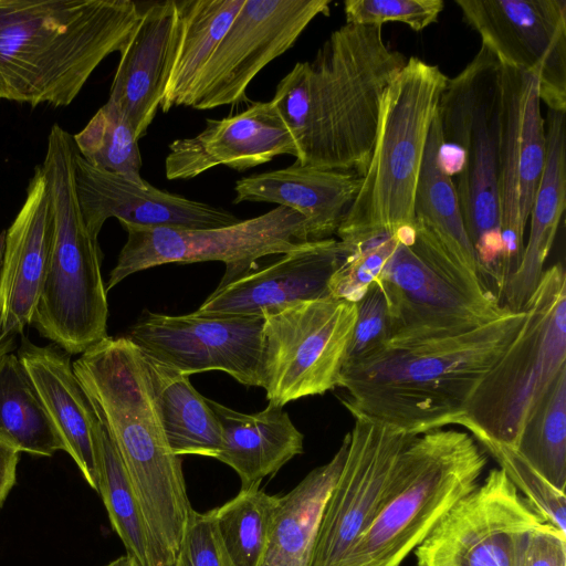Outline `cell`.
<instances>
[{
	"label": "cell",
	"mask_w": 566,
	"mask_h": 566,
	"mask_svg": "<svg viewBox=\"0 0 566 566\" xmlns=\"http://www.w3.org/2000/svg\"><path fill=\"white\" fill-rule=\"evenodd\" d=\"M438 117L444 146L460 150L455 185L474 250L478 276L501 303L505 287L499 192L502 64L484 45L441 94Z\"/></svg>",
	"instance_id": "obj_6"
},
{
	"label": "cell",
	"mask_w": 566,
	"mask_h": 566,
	"mask_svg": "<svg viewBox=\"0 0 566 566\" xmlns=\"http://www.w3.org/2000/svg\"><path fill=\"white\" fill-rule=\"evenodd\" d=\"M179 36L176 0L140 10L137 25L120 52L109 92L139 140L153 123L165 93Z\"/></svg>",
	"instance_id": "obj_23"
},
{
	"label": "cell",
	"mask_w": 566,
	"mask_h": 566,
	"mask_svg": "<svg viewBox=\"0 0 566 566\" xmlns=\"http://www.w3.org/2000/svg\"><path fill=\"white\" fill-rule=\"evenodd\" d=\"M545 158L546 130L538 81L533 74L502 65L499 192L505 285L521 261L525 227Z\"/></svg>",
	"instance_id": "obj_17"
},
{
	"label": "cell",
	"mask_w": 566,
	"mask_h": 566,
	"mask_svg": "<svg viewBox=\"0 0 566 566\" xmlns=\"http://www.w3.org/2000/svg\"><path fill=\"white\" fill-rule=\"evenodd\" d=\"M19 459L18 450L0 442V507L15 483Z\"/></svg>",
	"instance_id": "obj_42"
},
{
	"label": "cell",
	"mask_w": 566,
	"mask_h": 566,
	"mask_svg": "<svg viewBox=\"0 0 566 566\" xmlns=\"http://www.w3.org/2000/svg\"><path fill=\"white\" fill-rule=\"evenodd\" d=\"M442 0H346V23L379 25L401 22L413 31H422L438 20Z\"/></svg>",
	"instance_id": "obj_38"
},
{
	"label": "cell",
	"mask_w": 566,
	"mask_h": 566,
	"mask_svg": "<svg viewBox=\"0 0 566 566\" xmlns=\"http://www.w3.org/2000/svg\"><path fill=\"white\" fill-rule=\"evenodd\" d=\"M406 62L382 27L345 23L312 61L296 63L271 99L294 139L295 163L363 177L384 92Z\"/></svg>",
	"instance_id": "obj_1"
},
{
	"label": "cell",
	"mask_w": 566,
	"mask_h": 566,
	"mask_svg": "<svg viewBox=\"0 0 566 566\" xmlns=\"http://www.w3.org/2000/svg\"><path fill=\"white\" fill-rule=\"evenodd\" d=\"M277 495L261 486L241 490L211 509L213 527L226 566H263Z\"/></svg>",
	"instance_id": "obj_34"
},
{
	"label": "cell",
	"mask_w": 566,
	"mask_h": 566,
	"mask_svg": "<svg viewBox=\"0 0 566 566\" xmlns=\"http://www.w3.org/2000/svg\"><path fill=\"white\" fill-rule=\"evenodd\" d=\"M263 324L260 315L146 311L127 337L144 355L186 376L221 370L244 386L260 387Z\"/></svg>",
	"instance_id": "obj_15"
},
{
	"label": "cell",
	"mask_w": 566,
	"mask_h": 566,
	"mask_svg": "<svg viewBox=\"0 0 566 566\" xmlns=\"http://www.w3.org/2000/svg\"><path fill=\"white\" fill-rule=\"evenodd\" d=\"M448 78L438 65L410 56L387 86L371 157L337 240L364 242L413 226L427 138Z\"/></svg>",
	"instance_id": "obj_7"
},
{
	"label": "cell",
	"mask_w": 566,
	"mask_h": 566,
	"mask_svg": "<svg viewBox=\"0 0 566 566\" xmlns=\"http://www.w3.org/2000/svg\"><path fill=\"white\" fill-rule=\"evenodd\" d=\"M221 429L217 460L235 471L241 490L260 486L264 478L304 451V436L283 407L268 403L255 413H243L208 399Z\"/></svg>",
	"instance_id": "obj_26"
},
{
	"label": "cell",
	"mask_w": 566,
	"mask_h": 566,
	"mask_svg": "<svg viewBox=\"0 0 566 566\" xmlns=\"http://www.w3.org/2000/svg\"><path fill=\"white\" fill-rule=\"evenodd\" d=\"M0 442L40 457L64 451L24 366L13 353L0 357Z\"/></svg>",
	"instance_id": "obj_33"
},
{
	"label": "cell",
	"mask_w": 566,
	"mask_h": 566,
	"mask_svg": "<svg viewBox=\"0 0 566 566\" xmlns=\"http://www.w3.org/2000/svg\"><path fill=\"white\" fill-rule=\"evenodd\" d=\"M15 337L14 335L4 334L0 331V357L12 352L15 346Z\"/></svg>",
	"instance_id": "obj_43"
},
{
	"label": "cell",
	"mask_w": 566,
	"mask_h": 566,
	"mask_svg": "<svg viewBox=\"0 0 566 566\" xmlns=\"http://www.w3.org/2000/svg\"><path fill=\"white\" fill-rule=\"evenodd\" d=\"M260 387L284 407L338 387L357 319L354 302L332 296L264 312Z\"/></svg>",
	"instance_id": "obj_11"
},
{
	"label": "cell",
	"mask_w": 566,
	"mask_h": 566,
	"mask_svg": "<svg viewBox=\"0 0 566 566\" xmlns=\"http://www.w3.org/2000/svg\"><path fill=\"white\" fill-rule=\"evenodd\" d=\"M244 0H179V36L160 103L163 112L188 106L193 87Z\"/></svg>",
	"instance_id": "obj_31"
},
{
	"label": "cell",
	"mask_w": 566,
	"mask_h": 566,
	"mask_svg": "<svg viewBox=\"0 0 566 566\" xmlns=\"http://www.w3.org/2000/svg\"><path fill=\"white\" fill-rule=\"evenodd\" d=\"M349 432L333 458L279 496L263 566H311L324 510L345 462Z\"/></svg>",
	"instance_id": "obj_28"
},
{
	"label": "cell",
	"mask_w": 566,
	"mask_h": 566,
	"mask_svg": "<svg viewBox=\"0 0 566 566\" xmlns=\"http://www.w3.org/2000/svg\"><path fill=\"white\" fill-rule=\"evenodd\" d=\"M94 441L98 470L97 493L126 554L139 566H166L118 451L97 417L94 422Z\"/></svg>",
	"instance_id": "obj_32"
},
{
	"label": "cell",
	"mask_w": 566,
	"mask_h": 566,
	"mask_svg": "<svg viewBox=\"0 0 566 566\" xmlns=\"http://www.w3.org/2000/svg\"><path fill=\"white\" fill-rule=\"evenodd\" d=\"M329 0H244L203 67L188 106L212 109L245 99L249 84L286 52Z\"/></svg>",
	"instance_id": "obj_14"
},
{
	"label": "cell",
	"mask_w": 566,
	"mask_h": 566,
	"mask_svg": "<svg viewBox=\"0 0 566 566\" xmlns=\"http://www.w3.org/2000/svg\"><path fill=\"white\" fill-rule=\"evenodd\" d=\"M491 454L534 511L563 534H566V495L551 485L516 451L515 448L486 438H474Z\"/></svg>",
	"instance_id": "obj_37"
},
{
	"label": "cell",
	"mask_w": 566,
	"mask_h": 566,
	"mask_svg": "<svg viewBox=\"0 0 566 566\" xmlns=\"http://www.w3.org/2000/svg\"><path fill=\"white\" fill-rule=\"evenodd\" d=\"M76 151L92 166L146 186L134 130L118 107L107 101L86 126L73 135Z\"/></svg>",
	"instance_id": "obj_36"
},
{
	"label": "cell",
	"mask_w": 566,
	"mask_h": 566,
	"mask_svg": "<svg viewBox=\"0 0 566 566\" xmlns=\"http://www.w3.org/2000/svg\"><path fill=\"white\" fill-rule=\"evenodd\" d=\"M361 185L352 171L302 166L239 179L233 203L244 201L276 203L302 214L308 241L331 239L350 209Z\"/></svg>",
	"instance_id": "obj_24"
},
{
	"label": "cell",
	"mask_w": 566,
	"mask_h": 566,
	"mask_svg": "<svg viewBox=\"0 0 566 566\" xmlns=\"http://www.w3.org/2000/svg\"><path fill=\"white\" fill-rule=\"evenodd\" d=\"M413 227L454 262L478 274L474 250L447 168L438 113L431 125L413 200Z\"/></svg>",
	"instance_id": "obj_29"
},
{
	"label": "cell",
	"mask_w": 566,
	"mask_h": 566,
	"mask_svg": "<svg viewBox=\"0 0 566 566\" xmlns=\"http://www.w3.org/2000/svg\"><path fill=\"white\" fill-rule=\"evenodd\" d=\"M74 182L86 227L98 238L103 224L116 218L120 224L140 228H221L240 221L233 213L207 202L139 186L120 175L96 168L74 155Z\"/></svg>",
	"instance_id": "obj_19"
},
{
	"label": "cell",
	"mask_w": 566,
	"mask_h": 566,
	"mask_svg": "<svg viewBox=\"0 0 566 566\" xmlns=\"http://www.w3.org/2000/svg\"><path fill=\"white\" fill-rule=\"evenodd\" d=\"M339 252L336 238L303 242L276 261L219 285L197 311L262 316L293 303L331 296L328 282Z\"/></svg>",
	"instance_id": "obj_21"
},
{
	"label": "cell",
	"mask_w": 566,
	"mask_h": 566,
	"mask_svg": "<svg viewBox=\"0 0 566 566\" xmlns=\"http://www.w3.org/2000/svg\"><path fill=\"white\" fill-rule=\"evenodd\" d=\"M171 566H226L217 542L211 510H192Z\"/></svg>",
	"instance_id": "obj_40"
},
{
	"label": "cell",
	"mask_w": 566,
	"mask_h": 566,
	"mask_svg": "<svg viewBox=\"0 0 566 566\" xmlns=\"http://www.w3.org/2000/svg\"><path fill=\"white\" fill-rule=\"evenodd\" d=\"M518 566H566V534L545 522L536 526L524 542Z\"/></svg>",
	"instance_id": "obj_41"
},
{
	"label": "cell",
	"mask_w": 566,
	"mask_h": 566,
	"mask_svg": "<svg viewBox=\"0 0 566 566\" xmlns=\"http://www.w3.org/2000/svg\"><path fill=\"white\" fill-rule=\"evenodd\" d=\"M127 240L109 273L106 291L127 276L167 263L220 261L226 284L255 269L256 261L285 254L307 242L306 220L277 206L255 218L211 229L140 228L123 224Z\"/></svg>",
	"instance_id": "obj_12"
},
{
	"label": "cell",
	"mask_w": 566,
	"mask_h": 566,
	"mask_svg": "<svg viewBox=\"0 0 566 566\" xmlns=\"http://www.w3.org/2000/svg\"><path fill=\"white\" fill-rule=\"evenodd\" d=\"M376 281L387 302L390 338L462 333L512 312L478 274L413 226L399 231L397 247Z\"/></svg>",
	"instance_id": "obj_10"
},
{
	"label": "cell",
	"mask_w": 566,
	"mask_h": 566,
	"mask_svg": "<svg viewBox=\"0 0 566 566\" xmlns=\"http://www.w3.org/2000/svg\"><path fill=\"white\" fill-rule=\"evenodd\" d=\"M502 65L536 76L541 102L566 113V1L457 0Z\"/></svg>",
	"instance_id": "obj_16"
},
{
	"label": "cell",
	"mask_w": 566,
	"mask_h": 566,
	"mask_svg": "<svg viewBox=\"0 0 566 566\" xmlns=\"http://www.w3.org/2000/svg\"><path fill=\"white\" fill-rule=\"evenodd\" d=\"M73 135L54 124L41 165L54 219L51 255L32 323L67 354H82L107 336V291L98 241L83 219L74 182Z\"/></svg>",
	"instance_id": "obj_8"
},
{
	"label": "cell",
	"mask_w": 566,
	"mask_h": 566,
	"mask_svg": "<svg viewBox=\"0 0 566 566\" xmlns=\"http://www.w3.org/2000/svg\"><path fill=\"white\" fill-rule=\"evenodd\" d=\"M18 357L64 451L74 460L88 486L97 492L98 470L94 441L96 417L67 353L53 345L38 346L23 339Z\"/></svg>",
	"instance_id": "obj_25"
},
{
	"label": "cell",
	"mask_w": 566,
	"mask_h": 566,
	"mask_svg": "<svg viewBox=\"0 0 566 566\" xmlns=\"http://www.w3.org/2000/svg\"><path fill=\"white\" fill-rule=\"evenodd\" d=\"M144 359L171 451L178 457L216 459L222 444L221 429L208 399L195 389L189 376L146 355Z\"/></svg>",
	"instance_id": "obj_30"
},
{
	"label": "cell",
	"mask_w": 566,
	"mask_h": 566,
	"mask_svg": "<svg viewBox=\"0 0 566 566\" xmlns=\"http://www.w3.org/2000/svg\"><path fill=\"white\" fill-rule=\"evenodd\" d=\"M524 310L462 333L395 337L343 367L344 406L410 436L457 424L475 388L517 334Z\"/></svg>",
	"instance_id": "obj_2"
},
{
	"label": "cell",
	"mask_w": 566,
	"mask_h": 566,
	"mask_svg": "<svg viewBox=\"0 0 566 566\" xmlns=\"http://www.w3.org/2000/svg\"><path fill=\"white\" fill-rule=\"evenodd\" d=\"M139 17L132 0H0V99L70 105Z\"/></svg>",
	"instance_id": "obj_4"
},
{
	"label": "cell",
	"mask_w": 566,
	"mask_h": 566,
	"mask_svg": "<svg viewBox=\"0 0 566 566\" xmlns=\"http://www.w3.org/2000/svg\"><path fill=\"white\" fill-rule=\"evenodd\" d=\"M6 232H0V266L2 262V255L4 250Z\"/></svg>",
	"instance_id": "obj_45"
},
{
	"label": "cell",
	"mask_w": 566,
	"mask_h": 566,
	"mask_svg": "<svg viewBox=\"0 0 566 566\" xmlns=\"http://www.w3.org/2000/svg\"><path fill=\"white\" fill-rule=\"evenodd\" d=\"M73 369L118 451L165 564L171 566L193 509L144 355L128 337L106 336L83 352Z\"/></svg>",
	"instance_id": "obj_3"
},
{
	"label": "cell",
	"mask_w": 566,
	"mask_h": 566,
	"mask_svg": "<svg viewBox=\"0 0 566 566\" xmlns=\"http://www.w3.org/2000/svg\"><path fill=\"white\" fill-rule=\"evenodd\" d=\"M515 449L551 485L565 492L566 366L527 419Z\"/></svg>",
	"instance_id": "obj_35"
},
{
	"label": "cell",
	"mask_w": 566,
	"mask_h": 566,
	"mask_svg": "<svg viewBox=\"0 0 566 566\" xmlns=\"http://www.w3.org/2000/svg\"><path fill=\"white\" fill-rule=\"evenodd\" d=\"M547 115L545 166L530 213L528 239L502 295V304L512 312L523 311L536 290L566 207L565 113L548 109Z\"/></svg>",
	"instance_id": "obj_27"
},
{
	"label": "cell",
	"mask_w": 566,
	"mask_h": 566,
	"mask_svg": "<svg viewBox=\"0 0 566 566\" xmlns=\"http://www.w3.org/2000/svg\"><path fill=\"white\" fill-rule=\"evenodd\" d=\"M54 219L42 167L29 180L27 196L6 231L0 266V331L18 336L32 323L45 281Z\"/></svg>",
	"instance_id": "obj_22"
},
{
	"label": "cell",
	"mask_w": 566,
	"mask_h": 566,
	"mask_svg": "<svg viewBox=\"0 0 566 566\" xmlns=\"http://www.w3.org/2000/svg\"><path fill=\"white\" fill-rule=\"evenodd\" d=\"M105 566H139V565L133 557L125 554V555H122V556L115 558L114 560L109 562Z\"/></svg>",
	"instance_id": "obj_44"
},
{
	"label": "cell",
	"mask_w": 566,
	"mask_h": 566,
	"mask_svg": "<svg viewBox=\"0 0 566 566\" xmlns=\"http://www.w3.org/2000/svg\"><path fill=\"white\" fill-rule=\"evenodd\" d=\"M543 522L504 471L491 469L415 549L417 566H518L528 533Z\"/></svg>",
	"instance_id": "obj_13"
},
{
	"label": "cell",
	"mask_w": 566,
	"mask_h": 566,
	"mask_svg": "<svg viewBox=\"0 0 566 566\" xmlns=\"http://www.w3.org/2000/svg\"><path fill=\"white\" fill-rule=\"evenodd\" d=\"M344 465L326 503L311 566H339L370 523L410 434L353 416Z\"/></svg>",
	"instance_id": "obj_18"
},
{
	"label": "cell",
	"mask_w": 566,
	"mask_h": 566,
	"mask_svg": "<svg viewBox=\"0 0 566 566\" xmlns=\"http://www.w3.org/2000/svg\"><path fill=\"white\" fill-rule=\"evenodd\" d=\"M297 150L294 139L272 102H256L222 119H206L196 136L174 140L165 159L168 180L192 179L224 165L242 171Z\"/></svg>",
	"instance_id": "obj_20"
},
{
	"label": "cell",
	"mask_w": 566,
	"mask_h": 566,
	"mask_svg": "<svg viewBox=\"0 0 566 566\" xmlns=\"http://www.w3.org/2000/svg\"><path fill=\"white\" fill-rule=\"evenodd\" d=\"M488 455L467 431L412 436L378 507L339 566H400L439 521L479 484Z\"/></svg>",
	"instance_id": "obj_5"
},
{
	"label": "cell",
	"mask_w": 566,
	"mask_h": 566,
	"mask_svg": "<svg viewBox=\"0 0 566 566\" xmlns=\"http://www.w3.org/2000/svg\"><path fill=\"white\" fill-rule=\"evenodd\" d=\"M356 305L357 319L344 367L371 356L382 348L390 338L388 306L377 281L369 285Z\"/></svg>",
	"instance_id": "obj_39"
},
{
	"label": "cell",
	"mask_w": 566,
	"mask_h": 566,
	"mask_svg": "<svg viewBox=\"0 0 566 566\" xmlns=\"http://www.w3.org/2000/svg\"><path fill=\"white\" fill-rule=\"evenodd\" d=\"M525 318L484 375L457 426L473 438L515 448L524 424L566 366V274L558 262L544 270L524 306Z\"/></svg>",
	"instance_id": "obj_9"
}]
</instances>
